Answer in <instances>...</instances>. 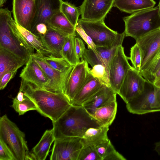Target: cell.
<instances>
[{"mask_svg": "<svg viewBox=\"0 0 160 160\" xmlns=\"http://www.w3.org/2000/svg\"><path fill=\"white\" fill-rule=\"evenodd\" d=\"M19 90L33 101L37 111L52 122L58 120L72 105L63 93L40 88L22 79Z\"/></svg>", "mask_w": 160, "mask_h": 160, "instance_id": "1", "label": "cell"}, {"mask_svg": "<svg viewBox=\"0 0 160 160\" xmlns=\"http://www.w3.org/2000/svg\"><path fill=\"white\" fill-rule=\"evenodd\" d=\"M52 123L55 139L67 137L81 138L88 129L101 126L82 106L73 105Z\"/></svg>", "mask_w": 160, "mask_h": 160, "instance_id": "2", "label": "cell"}, {"mask_svg": "<svg viewBox=\"0 0 160 160\" xmlns=\"http://www.w3.org/2000/svg\"><path fill=\"white\" fill-rule=\"evenodd\" d=\"M125 36L136 40L160 28L158 6L140 11L123 18Z\"/></svg>", "mask_w": 160, "mask_h": 160, "instance_id": "3", "label": "cell"}, {"mask_svg": "<svg viewBox=\"0 0 160 160\" xmlns=\"http://www.w3.org/2000/svg\"><path fill=\"white\" fill-rule=\"evenodd\" d=\"M0 139L10 149L16 160H33L25 133L6 114L0 118Z\"/></svg>", "mask_w": 160, "mask_h": 160, "instance_id": "4", "label": "cell"}, {"mask_svg": "<svg viewBox=\"0 0 160 160\" xmlns=\"http://www.w3.org/2000/svg\"><path fill=\"white\" fill-rule=\"evenodd\" d=\"M12 12L8 8L0 9V48L28 61L32 54L21 44L11 28Z\"/></svg>", "mask_w": 160, "mask_h": 160, "instance_id": "5", "label": "cell"}, {"mask_svg": "<svg viewBox=\"0 0 160 160\" xmlns=\"http://www.w3.org/2000/svg\"><path fill=\"white\" fill-rule=\"evenodd\" d=\"M136 41L141 51L139 72L142 76L160 56V28Z\"/></svg>", "mask_w": 160, "mask_h": 160, "instance_id": "6", "label": "cell"}, {"mask_svg": "<svg viewBox=\"0 0 160 160\" xmlns=\"http://www.w3.org/2000/svg\"><path fill=\"white\" fill-rule=\"evenodd\" d=\"M92 39L96 48H109L113 45L118 33L106 26L104 19L95 21L79 19L78 24Z\"/></svg>", "mask_w": 160, "mask_h": 160, "instance_id": "7", "label": "cell"}, {"mask_svg": "<svg viewBox=\"0 0 160 160\" xmlns=\"http://www.w3.org/2000/svg\"><path fill=\"white\" fill-rule=\"evenodd\" d=\"M158 88L153 83L146 81L142 92L126 103L128 111L138 115L160 112V107L158 105L156 99Z\"/></svg>", "mask_w": 160, "mask_h": 160, "instance_id": "8", "label": "cell"}, {"mask_svg": "<svg viewBox=\"0 0 160 160\" xmlns=\"http://www.w3.org/2000/svg\"><path fill=\"white\" fill-rule=\"evenodd\" d=\"M91 69L83 60L72 66L64 83L63 93L71 102L83 86L89 75Z\"/></svg>", "mask_w": 160, "mask_h": 160, "instance_id": "9", "label": "cell"}, {"mask_svg": "<svg viewBox=\"0 0 160 160\" xmlns=\"http://www.w3.org/2000/svg\"><path fill=\"white\" fill-rule=\"evenodd\" d=\"M124 48L120 45L111 60L109 68L110 87L118 94L121 86L128 70L132 67L128 62Z\"/></svg>", "mask_w": 160, "mask_h": 160, "instance_id": "10", "label": "cell"}, {"mask_svg": "<svg viewBox=\"0 0 160 160\" xmlns=\"http://www.w3.org/2000/svg\"><path fill=\"white\" fill-rule=\"evenodd\" d=\"M80 138L67 137L55 139L50 156L51 160H78L83 147Z\"/></svg>", "mask_w": 160, "mask_h": 160, "instance_id": "11", "label": "cell"}, {"mask_svg": "<svg viewBox=\"0 0 160 160\" xmlns=\"http://www.w3.org/2000/svg\"><path fill=\"white\" fill-rule=\"evenodd\" d=\"M12 30L22 46L32 54L35 49L37 52L44 56L52 55L45 46L40 37L18 24L12 19L11 22Z\"/></svg>", "mask_w": 160, "mask_h": 160, "instance_id": "12", "label": "cell"}, {"mask_svg": "<svg viewBox=\"0 0 160 160\" xmlns=\"http://www.w3.org/2000/svg\"><path fill=\"white\" fill-rule=\"evenodd\" d=\"M146 81L133 67L128 71L118 93L126 103L140 94Z\"/></svg>", "mask_w": 160, "mask_h": 160, "instance_id": "13", "label": "cell"}, {"mask_svg": "<svg viewBox=\"0 0 160 160\" xmlns=\"http://www.w3.org/2000/svg\"><path fill=\"white\" fill-rule=\"evenodd\" d=\"M114 0H84L79 11L82 19L95 21L105 19L113 7Z\"/></svg>", "mask_w": 160, "mask_h": 160, "instance_id": "14", "label": "cell"}, {"mask_svg": "<svg viewBox=\"0 0 160 160\" xmlns=\"http://www.w3.org/2000/svg\"><path fill=\"white\" fill-rule=\"evenodd\" d=\"M125 37L124 32L118 33L113 45L109 48H97V53L90 49H85L83 56V60L86 61L92 67L101 64L106 67L109 71L111 60L118 47L122 45Z\"/></svg>", "mask_w": 160, "mask_h": 160, "instance_id": "15", "label": "cell"}, {"mask_svg": "<svg viewBox=\"0 0 160 160\" xmlns=\"http://www.w3.org/2000/svg\"><path fill=\"white\" fill-rule=\"evenodd\" d=\"M31 55L35 61L42 68L49 80V83L46 90L53 92L63 93L64 82L72 66L67 71L60 72L49 65L45 61L42 55L37 52Z\"/></svg>", "mask_w": 160, "mask_h": 160, "instance_id": "16", "label": "cell"}, {"mask_svg": "<svg viewBox=\"0 0 160 160\" xmlns=\"http://www.w3.org/2000/svg\"><path fill=\"white\" fill-rule=\"evenodd\" d=\"M35 12V0H13L12 12L14 20L30 31Z\"/></svg>", "mask_w": 160, "mask_h": 160, "instance_id": "17", "label": "cell"}, {"mask_svg": "<svg viewBox=\"0 0 160 160\" xmlns=\"http://www.w3.org/2000/svg\"><path fill=\"white\" fill-rule=\"evenodd\" d=\"M62 0H35L36 12L30 31L32 32L38 24L48 22L55 14L60 11Z\"/></svg>", "mask_w": 160, "mask_h": 160, "instance_id": "18", "label": "cell"}, {"mask_svg": "<svg viewBox=\"0 0 160 160\" xmlns=\"http://www.w3.org/2000/svg\"><path fill=\"white\" fill-rule=\"evenodd\" d=\"M19 77L22 79L46 90L49 83V80L45 73L31 55L22 70Z\"/></svg>", "mask_w": 160, "mask_h": 160, "instance_id": "19", "label": "cell"}, {"mask_svg": "<svg viewBox=\"0 0 160 160\" xmlns=\"http://www.w3.org/2000/svg\"><path fill=\"white\" fill-rule=\"evenodd\" d=\"M117 94L111 87L104 86L82 106L91 115L96 109L116 101Z\"/></svg>", "mask_w": 160, "mask_h": 160, "instance_id": "20", "label": "cell"}, {"mask_svg": "<svg viewBox=\"0 0 160 160\" xmlns=\"http://www.w3.org/2000/svg\"><path fill=\"white\" fill-rule=\"evenodd\" d=\"M104 86L90 73L83 86L74 97L71 105L82 106Z\"/></svg>", "mask_w": 160, "mask_h": 160, "instance_id": "21", "label": "cell"}, {"mask_svg": "<svg viewBox=\"0 0 160 160\" xmlns=\"http://www.w3.org/2000/svg\"><path fill=\"white\" fill-rule=\"evenodd\" d=\"M46 48L51 52L52 56L62 57V48L67 36L56 31L48 28L46 33L39 36Z\"/></svg>", "mask_w": 160, "mask_h": 160, "instance_id": "22", "label": "cell"}, {"mask_svg": "<svg viewBox=\"0 0 160 160\" xmlns=\"http://www.w3.org/2000/svg\"><path fill=\"white\" fill-rule=\"evenodd\" d=\"M27 62L8 50L0 48V78L7 72L17 71Z\"/></svg>", "mask_w": 160, "mask_h": 160, "instance_id": "23", "label": "cell"}, {"mask_svg": "<svg viewBox=\"0 0 160 160\" xmlns=\"http://www.w3.org/2000/svg\"><path fill=\"white\" fill-rule=\"evenodd\" d=\"M55 140L53 128L47 130L39 142L32 150L31 153L33 160L46 159L51 146Z\"/></svg>", "mask_w": 160, "mask_h": 160, "instance_id": "24", "label": "cell"}, {"mask_svg": "<svg viewBox=\"0 0 160 160\" xmlns=\"http://www.w3.org/2000/svg\"><path fill=\"white\" fill-rule=\"evenodd\" d=\"M48 28L53 29L67 36H76V28L68 20L61 10L53 15L48 22Z\"/></svg>", "mask_w": 160, "mask_h": 160, "instance_id": "25", "label": "cell"}, {"mask_svg": "<svg viewBox=\"0 0 160 160\" xmlns=\"http://www.w3.org/2000/svg\"><path fill=\"white\" fill-rule=\"evenodd\" d=\"M156 4L154 0H114L113 6L122 12L132 14L153 8Z\"/></svg>", "mask_w": 160, "mask_h": 160, "instance_id": "26", "label": "cell"}, {"mask_svg": "<svg viewBox=\"0 0 160 160\" xmlns=\"http://www.w3.org/2000/svg\"><path fill=\"white\" fill-rule=\"evenodd\" d=\"M117 101L96 109L91 115L101 126H109L114 121L117 113Z\"/></svg>", "mask_w": 160, "mask_h": 160, "instance_id": "27", "label": "cell"}, {"mask_svg": "<svg viewBox=\"0 0 160 160\" xmlns=\"http://www.w3.org/2000/svg\"><path fill=\"white\" fill-rule=\"evenodd\" d=\"M109 127L101 126L88 129L81 138L83 145L95 146L108 140L107 133Z\"/></svg>", "mask_w": 160, "mask_h": 160, "instance_id": "28", "label": "cell"}, {"mask_svg": "<svg viewBox=\"0 0 160 160\" xmlns=\"http://www.w3.org/2000/svg\"><path fill=\"white\" fill-rule=\"evenodd\" d=\"M95 147L102 160H127L116 150L109 139L95 146Z\"/></svg>", "mask_w": 160, "mask_h": 160, "instance_id": "29", "label": "cell"}, {"mask_svg": "<svg viewBox=\"0 0 160 160\" xmlns=\"http://www.w3.org/2000/svg\"><path fill=\"white\" fill-rule=\"evenodd\" d=\"M76 37L69 36L67 37L61 52L62 57L72 66L78 63L75 50L74 40Z\"/></svg>", "mask_w": 160, "mask_h": 160, "instance_id": "30", "label": "cell"}, {"mask_svg": "<svg viewBox=\"0 0 160 160\" xmlns=\"http://www.w3.org/2000/svg\"><path fill=\"white\" fill-rule=\"evenodd\" d=\"M90 69V73L101 84L108 87H110L109 71L104 66L98 64L94 65Z\"/></svg>", "mask_w": 160, "mask_h": 160, "instance_id": "31", "label": "cell"}, {"mask_svg": "<svg viewBox=\"0 0 160 160\" xmlns=\"http://www.w3.org/2000/svg\"><path fill=\"white\" fill-rule=\"evenodd\" d=\"M60 10L69 22L76 28L80 15L78 8L70 3L63 1Z\"/></svg>", "mask_w": 160, "mask_h": 160, "instance_id": "32", "label": "cell"}, {"mask_svg": "<svg viewBox=\"0 0 160 160\" xmlns=\"http://www.w3.org/2000/svg\"><path fill=\"white\" fill-rule=\"evenodd\" d=\"M43 57L45 61L49 65L59 72H65L72 66L62 57H58L52 55Z\"/></svg>", "mask_w": 160, "mask_h": 160, "instance_id": "33", "label": "cell"}, {"mask_svg": "<svg viewBox=\"0 0 160 160\" xmlns=\"http://www.w3.org/2000/svg\"><path fill=\"white\" fill-rule=\"evenodd\" d=\"M11 106L18 113L19 115H22L29 111L37 110L34 103L27 96L25 99L21 102L12 103Z\"/></svg>", "mask_w": 160, "mask_h": 160, "instance_id": "34", "label": "cell"}, {"mask_svg": "<svg viewBox=\"0 0 160 160\" xmlns=\"http://www.w3.org/2000/svg\"><path fill=\"white\" fill-rule=\"evenodd\" d=\"M78 160H102L95 146L84 145L79 153Z\"/></svg>", "mask_w": 160, "mask_h": 160, "instance_id": "35", "label": "cell"}, {"mask_svg": "<svg viewBox=\"0 0 160 160\" xmlns=\"http://www.w3.org/2000/svg\"><path fill=\"white\" fill-rule=\"evenodd\" d=\"M130 60L133 67L139 72L141 62V53L139 48L136 43L130 49V57H128Z\"/></svg>", "mask_w": 160, "mask_h": 160, "instance_id": "36", "label": "cell"}, {"mask_svg": "<svg viewBox=\"0 0 160 160\" xmlns=\"http://www.w3.org/2000/svg\"><path fill=\"white\" fill-rule=\"evenodd\" d=\"M160 68V56L152 64L142 75L147 82L153 84L154 76Z\"/></svg>", "mask_w": 160, "mask_h": 160, "instance_id": "37", "label": "cell"}, {"mask_svg": "<svg viewBox=\"0 0 160 160\" xmlns=\"http://www.w3.org/2000/svg\"><path fill=\"white\" fill-rule=\"evenodd\" d=\"M76 31L86 43L88 46V48L92 49L95 53H97L98 50L92 38L86 33L82 27L78 24H77L76 27Z\"/></svg>", "mask_w": 160, "mask_h": 160, "instance_id": "38", "label": "cell"}, {"mask_svg": "<svg viewBox=\"0 0 160 160\" xmlns=\"http://www.w3.org/2000/svg\"><path fill=\"white\" fill-rule=\"evenodd\" d=\"M0 160H16L10 149L5 143L0 139Z\"/></svg>", "mask_w": 160, "mask_h": 160, "instance_id": "39", "label": "cell"}, {"mask_svg": "<svg viewBox=\"0 0 160 160\" xmlns=\"http://www.w3.org/2000/svg\"><path fill=\"white\" fill-rule=\"evenodd\" d=\"M75 46L76 54L78 62L83 60V56L86 49L85 44L80 38L76 37L75 38Z\"/></svg>", "mask_w": 160, "mask_h": 160, "instance_id": "40", "label": "cell"}, {"mask_svg": "<svg viewBox=\"0 0 160 160\" xmlns=\"http://www.w3.org/2000/svg\"><path fill=\"white\" fill-rule=\"evenodd\" d=\"M17 71H10L5 73L0 78V90H3L9 82L16 74Z\"/></svg>", "mask_w": 160, "mask_h": 160, "instance_id": "41", "label": "cell"}, {"mask_svg": "<svg viewBox=\"0 0 160 160\" xmlns=\"http://www.w3.org/2000/svg\"><path fill=\"white\" fill-rule=\"evenodd\" d=\"M48 30V28L46 24L40 23L36 26L32 33L39 37L45 35Z\"/></svg>", "mask_w": 160, "mask_h": 160, "instance_id": "42", "label": "cell"}, {"mask_svg": "<svg viewBox=\"0 0 160 160\" xmlns=\"http://www.w3.org/2000/svg\"><path fill=\"white\" fill-rule=\"evenodd\" d=\"M157 103L159 107H160V88H158L156 96Z\"/></svg>", "mask_w": 160, "mask_h": 160, "instance_id": "43", "label": "cell"}, {"mask_svg": "<svg viewBox=\"0 0 160 160\" xmlns=\"http://www.w3.org/2000/svg\"><path fill=\"white\" fill-rule=\"evenodd\" d=\"M155 150L157 152L160 154V141L155 143Z\"/></svg>", "mask_w": 160, "mask_h": 160, "instance_id": "44", "label": "cell"}, {"mask_svg": "<svg viewBox=\"0 0 160 160\" xmlns=\"http://www.w3.org/2000/svg\"><path fill=\"white\" fill-rule=\"evenodd\" d=\"M160 78V68L156 73L154 76L153 82Z\"/></svg>", "mask_w": 160, "mask_h": 160, "instance_id": "45", "label": "cell"}, {"mask_svg": "<svg viewBox=\"0 0 160 160\" xmlns=\"http://www.w3.org/2000/svg\"><path fill=\"white\" fill-rule=\"evenodd\" d=\"M153 84L157 87L160 88V78L155 81Z\"/></svg>", "mask_w": 160, "mask_h": 160, "instance_id": "46", "label": "cell"}, {"mask_svg": "<svg viewBox=\"0 0 160 160\" xmlns=\"http://www.w3.org/2000/svg\"><path fill=\"white\" fill-rule=\"evenodd\" d=\"M7 0H0V7L2 8Z\"/></svg>", "mask_w": 160, "mask_h": 160, "instance_id": "47", "label": "cell"}, {"mask_svg": "<svg viewBox=\"0 0 160 160\" xmlns=\"http://www.w3.org/2000/svg\"><path fill=\"white\" fill-rule=\"evenodd\" d=\"M158 8L159 12V15L160 16V0H159V4H158Z\"/></svg>", "mask_w": 160, "mask_h": 160, "instance_id": "48", "label": "cell"}]
</instances>
